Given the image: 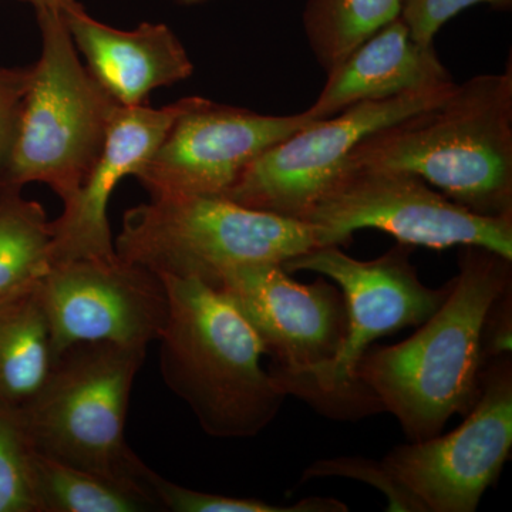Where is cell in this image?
<instances>
[{
  "label": "cell",
  "mask_w": 512,
  "mask_h": 512,
  "mask_svg": "<svg viewBox=\"0 0 512 512\" xmlns=\"http://www.w3.org/2000/svg\"><path fill=\"white\" fill-rule=\"evenodd\" d=\"M511 288L512 259L464 245L440 308L412 338L369 348L357 363V380L399 420L407 439L439 436L454 414L466 416L477 402L485 320Z\"/></svg>",
  "instance_id": "1"
},
{
  "label": "cell",
  "mask_w": 512,
  "mask_h": 512,
  "mask_svg": "<svg viewBox=\"0 0 512 512\" xmlns=\"http://www.w3.org/2000/svg\"><path fill=\"white\" fill-rule=\"evenodd\" d=\"M346 165L407 171L474 214L512 217L511 62L363 138Z\"/></svg>",
  "instance_id": "2"
},
{
  "label": "cell",
  "mask_w": 512,
  "mask_h": 512,
  "mask_svg": "<svg viewBox=\"0 0 512 512\" xmlns=\"http://www.w3.org/2000/svg\"><path fill=\"white\" fill-rule=\"evenodd\" d=\"M170 313L160 342L165 384L215 439H251L278 416L286 394L262 366L264 345L220 289L161 276Z\"/></svg>",
  "instance_id": "3"
},
{
  "label": "cell",
  "mask_w": 512,
  "mask_h": 512,
  "mask_svg": "<svg viewBox=\"0 0 512 512\" xmlns=\"http://www.w3.org/2000/svg\"><path fill=\"white\" fill-rule=\"evenodd\" d=\"M325 247L311 222L252 210L225 197L151 200L124 212L117 255L160 276L192 278L217 289L231 269L285 264Z\"/></svg>",
  "instance_id": "4"
},
{
  "label": "cell",
  "mask_w": 512,
  "mask_h": 512,
  "mask_svg": "<svg viewBox=\"0 0 512 512\" xmlns=\"http://www.w3.org/2000/svg\"><path fill=\"white\" fill-rule=\"evenodd\" d=\"M146 353L79 343L57 356L39 392L19 407L33 450L151 491V468L126 440L128 403Z\"/></svg>",
  "instance_id": "5"
},
{
  "label": "cell",
  "mask_w": 512,
  "mask_h": 512,
  "mask_svg": "<svg viewBox=\"0 0 512 512\" xmlns=\"http://www.w3.org/2000/svg\"><path fill=\"white\" fill-rule=\"evenodd\" d=\"M36 16L42 55L32 64L5 184L43 183L66 202L96 164L119 104L80 62L59 10Z\"/></svg>",
  "instance_id": "6"
},
{
  "label": "cell",
  "mask_w": 512,
  "mask_h": 512,
  "mask_svg": "<svg viewBox=\"0 0 512 512\" xmlns=\"http://www.w3.org/2000/svg\"><path fill=\"white\" fill-rule=\"evenodd\" d=\"M412 252L413 247L397 242L376 259L359 261L340 247H320L282 264L289 274L308 271L332 279L346 302L345 343L306 400L319 413L346 420L384 412L357 380V363L377 339L423 325L451 291V281L439 289L424 285L410 261Z\"/></svg>",
  "instance_id": "7"
},
{
  "label": "cell",
  "mask_w": 512,
  "mask_h": 512,
  "mask_svg": "<svg viewBox=\"0 0 512 512\" xmlns=\"http://www.w3.org/2000/svg\"><path fill=\"white\" fill-rule=\"evenodd\" d=\"M306 222L322 229L325 247H342L353 232L373 228L410 247L477 245L512 259V217L474 214L419 175L346 165L313 205Z\"/></svg>",
  "instance_id": "8"
},
{
  "label": "cell",
  "mask_w": 512,
  "mask_h": 512,
  "mask_svg": "<svg viewBox=\"0 0 512 512\" xmlns=\"http://www.w3.org/2000/svg\"><path fill=\"white\" fill-rule=\"evenodd\" d=\"M217 289L254 328L272 359L269 372L286 394L306 402L345 343L348 311L342 292L323 276L313 284L296 282L274 262L231 269Z\"/></svg>",
  "instance_id": "9"
},
{
  "label": "cell",
  "mask_w": 512,
  "mask_h": 512,
  "mask_svg": "<svg viewBox=\"0 0 512 512\" xmlns=\"http://www.w3.org/2000/svg\"><path fill=\"white\" fill-rule=\"evenodd\" d=\"M454 86L365 101L329 119L315 120L256 158L225 198L252 210L305 221L363 138L437 106Z\"/></svg>",
  "instance_id": "10"
},
{
  "label": "cell",
  "mask_w": 512,
  "mask_h": 512,
  "mask_svg": "<svg viewBox=\"0 0 512 512\" xmlns=\"http://www.w3.org/2000/svg\"><path fill=\"white\" fill-rule=\"evenodd\" d=\"M446 436L392 448L383 464L427 512H474L512 448V360L484 366L477 402Z\"/></svg>",
  "instance_id": "11"
},
{
  "label": "cell",
  "mask_w": 512,
  "mask_h": 512,
  "mask_svg": "<svg viewBox=\"0 0 512 512\" xmlns=\"http://www.w3.org/2000/svg\"><path fill=\"white\" fill-rule=\"evenodd\" d=\"M315 120L306 111L268 116L194 96L136 178L151 200L225 197L256 158Z\"/></svg>",
  "instance_id": "12"
},
{
  "label": "cell",
  "mask_w": 512,
  "mask_h": 512,
  "mask_svg": "<svg viewBox=\"0 0 512 512\" xmlns=\"http://www.w3.org/2000/svg\"><path fill=\"white\" fill-rule=\"evenodd\" d=\"M49 320L53 363L79 343L148 348L170 313L163 278L119 255L53 265L39 285Z\"/></svg>",
  "instance_id": "13"
},
{
  "label": "cell",
  "mask_w": 512,
  "mask_h": 512,
  "mask_svg": "<svg viewBox=\"0 0 512 512\" xmlns=\"http://www.w3.org/2000/svg\"><path fill=\"white\" fill-rule=\"evenodd\" d=\"M191 97L163 109L117 106L106 143L86 180L52 225V266L79 259H110L117 255L109 224V202L124 177L143 168L163 143Z\"/></svg>",
  "instance_id": "14"
},
{
  "label": "cell",
  "mask_w": 512,
  "mask_h": 512,
  "mask_svg": "<svg viewBox=\"0 0 512 512\" xmlns=\"http://www.w3.org/2000/svg\"><path fill=\"white\" fill-rule=\"evenodd\" d=\"M59 13L87 69L119 106H146L153 90L194 73L183 43L164 23L114 29L92 18L77 0H60Z\"/></svg>",
  "instance_id": "15"
},
{
  "label": "cell",
  "mask_w": 512,
  "mask_h": 512,
  "mask_svg": "<svg viewBox=\"0 0 512 512\" xmlns=\"http://www.w3.org/2000/svg\"><path fill=\"white\" fill-rule=\"evenodd\" d=\"M454 83L434 45H420L397 18L377 30L328 73L318 99L306 110L323 120L365 101L436 89Z\"/></svg>",
  "instance_id": "16"
},
{
  "label": "cell",
  "mask_w": 512,
  "mask_h": 512,
  "mask_svg": "<svg viewBox=\"0 0 512 512\" xmlns=\"http://www.w3.org/2000/svg\"><path fill=\"white\" fill-rule=\"evenodd\" d=\"M52 366V336L39 286L0 302V400L16 407L28 403Z\"/></svg>",
  "instance_id": "17"
},
{
  "label": "cell",
  "mask_w": 512,
  "mask_h": 512,
  "mask_svg": "<svg viewBox=\"0 0 512 512\" xmlns=\"http://www.w3.org/2000/svg\"><path fill=\"white\" fill-rule=\"evenodd\" d=\"M33 484L39 512L160 511L156 495L141 485L124 483L36 453Z\"/></svg>",
  "instance_id": "18"
},
{
  "label": "cell",
  "mask_w": 512,
  "mask_h": 512,
  "mask_svg": "<svg viewBox=\"0 0 512 512\" xmlns=\"http://www.w3.org/2000/svg\"><path fill=\"white\" fill-rule=\"evenodd\" d=\"M22 190L0 191V302L36 289L52 269V225Z\"/></svg>",
  "instance_id": "19"
},
{
  "label": "cell",
  "mask_w": 512,
  "mask_h": 512,
  "mask_svg": "<svg viewBox=\"0 0 512 512\" xmlns=\"http://www.w3.org/2000/svg\"><path fill=\"white\" fill-rule=\"evenodd\" d=\"M403 0H308L303 29L326 74L377 30L399 18Z\"/></svg>",
  "instance_id": "20"
},
{
  "label": "cell",
  "mask_w": 512,
  "mask_h": 512,
  "mask_svg": "<svg viewBox=\"0 0 512 512\" xmlns=\"http://www.w3.org/2000/svg\"><path fill=\"white\" fill-rule=\"evenodd\" d=\"M33 457L19 407L0 400V512H39Z\"/></svg>",
  "instance_id": "21"
},
{
  "label": "cell",
  "mask_w": 512,
  "mask_h": 512,
  "mask_svg": "<svg viewBox=\"0 0 512 512\" xmlns=\"http://www.w3.org/2000/svg\"><path fill=\"white\" fill-rule=\"evenodd\" d=\"M151 491L164 511L173 512H348L342 501L330 497L303 498L296 504L276 505L228 495L202 493L165 480L156 471L148 474Z\"/></svg>",
  "instance_id": "22"
},
{
  "label": "cell",
  "mask_w": 512,
  "mask_h": 512,
  "mask_svg": "<svg viewBox=\"0 0 512 512\" xmlns=\"http://www.w3.org/2000/svg\"><path fill=\"white\" fill-rule=\"evenodd\" d=\"M319 477H346L365 481L386 495L387 511L427 512L419 498L414 497L396 477L387 470L383 461L363 457H339L319 460L303 471L302 483Z\"/></svg>",
  "instance_id": "23"
},
{
  "label": "cell",
  "mask_w": 512,
  "mask_h": 512,
  "mask_svg": "<svg viewBox=\"0 0 512 512\" xmlns=\"http://www.w3.org/2000/svg\"><path fill=\"white\" fill-rule=\"evenodd\" d=\"M481 3L507 10L511 8L512 0H403L400 18L417 43L433 45L434 36L448 20Z\"/></svg>",
  "instance_id": "24"
},
{
  "label": "cell",
  "mask_w": 512,
  "mask_h": 512,
  "mask_svg": "<svg viewBox=\"0 0 512 512\" xmlns=\"http://www.w3.org/2000/svg\"><path fill=\"white\" fill-rule=\"evenodd\" d=\"M32 76V66L0 69V191L6 188V173L15 146L23 99Z\"/></svg>",
  "instance_id": "25"
},
{
  "label": "cell",
  "mask_w": 512,
  "mask_h": 512,
  "mask_svg": "<svg viewBox=\"0 0 512 512\" xmlns=\"http://www.w3.org/2000/svg\"><path fill=\"white\" fill-rule=\"evenodd\" d=\"M512 288L494 303L484 326L485 365L495 357L511 355L512 340Z\"/></svg>",
  "instance_id": "26"
},
{
  "label": "cell",
  "mask_w": 512,
  "mask_h": 512,
  "mask_svg": "<svg viewBox=\"0 0 512 512\" xmlns=\"http://www.w3.org/2000/svg\"><path fill=\"white\" fill-rule=\"evenodd\" d=\"M19 2L28 3L33 6L36 12L40 10H59L60 0H19Z\"/></svg>",
  "instance_id": "27"
},
{
  "label": "cell",
  "mask_w": 512,
  "mask_h": 512,
  "mask_svg": "<svg viewBox=\"0 0 512 512\" xmlns=\"http://www.w3.org/2000/svg\"><path fill=\"white\" fill-rule=\"evenodd\" d=\"M177 2L185 3V5H197V3L207 2V0H177Z\"/></svg>",
  "instance_id": "28"
}]
</instances>
